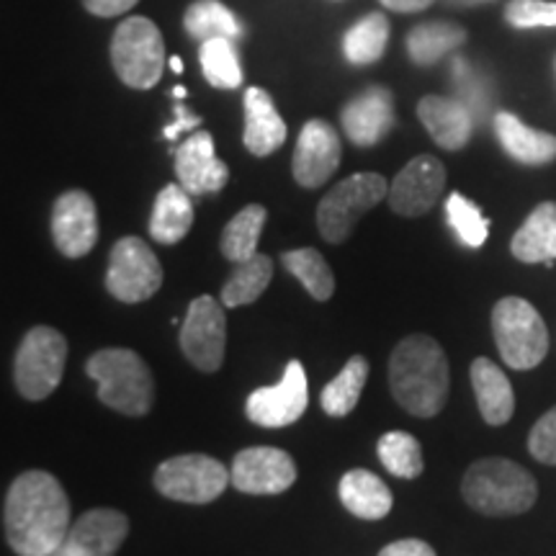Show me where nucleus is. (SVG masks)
Segmentation results:
<instances>
[{
    "mask_svg": "<svg viewBox=\"0 0 556 556\" xmlns=\"http://www.w3.org/2000/svg\"><path fill=\"white\" fill-rule=\"evenodd\" d=\"M3 528L18 556L58 554L73 528L67 492L50 471H24L5 492Z\"/></svg>",
    "mask_w": 556,
    "mask_h": 556,
    "instance_id": "obj_1",
    "label": "nucleus"
},
{
    "mask_svg": "<svg viewBox=\"0 0 556 556\" xmlns=\"http://www.w3.org/2000/svg\"><path fill=\"white\" fill-rule=\"evenodd\" d=\"M448 358L435 338L407 336L389 358V389L402 409L415 417H435L448 400Z\"/></svg>",
    "mask_w": 556,
    "mask_h": 556,
    "instance_id": "obj_2",
    "label": "nucleus"
},
{
    "mask_svg": "<svg viewBox=\"0 0 556 556\" xmlns=\"http://www.w3.org/2000/svg\"><path fill=\"white\" fill-rule=\"evenodd\" d=\"M462 495L471 510L490 518L520 516L536 505L539 484L528 469L510 458H479L462 479Z\"/></svg>",
    "mask_w": 556,
    "mask_h": 556,
    "instance_id": "obj_3",
    "label": "nucleus"
},
{
    "mask_svg": "<svg viewBox=\"0 0 556 556\" xmlns=\"http://www.w3.org/2000/svg\"><path fill=\"white\" fill-rule=\"evenodd\" d=\"M88 377L99 384V400L127 417H144L155 400L150 366L129 348H103L86 364Z\"/></svg>",
    "mask_w": 556,
    "mask_h": 556,
    "instance_id": "obj_4",
    "label": "nucleus"
},
{
    "mask_svg": "<svg viewBox=\"0 0 556 556\" xmlns=\"http://www.w3.org/2000/svg\"><path fill=\"white\" fill-rule=\"evenodd\" d=\"M165 39L155 21L129 16L116 26L111 37V65L127 88H155L165 70Z\"/></svg>",
    "mask_w": 556,
    "mask_h": 556,
    "instance_id": "obj_5",
    "label": "nucleus"
},
{
    "mask_svg": "<svg viewBox=\"0 0 556 556\" xmlns=\"http://www.w3.org/2000/svg\"><path fill=\"white\" fill-rule=\"evenodd\" d=\"M492 336L500 356L516 371L536 368L548 353L546 323L528 299H500L492 309Z\"/></svg>",
    "mask_w": 556,
    "mask_h": 556,
    "instance_id": "obj_6",
    "label": "nucleus"
},
{
    "mask_svg": "<svg viewBox=\"0 0 556 556\" xmlns=\"http://www.w3.org/2000/svg\"><path fill=\"white\" fill-rule=\"evenodd\" d=\"M67 364V340L60 330L31 328L21 340L16 351V364H13V379L24 400L41 402L47 400L65 377Z\"/></svg>",
    "mask_w": 556,
    "mask_h": 556,
    "instance_id": "obj_7",
    "label": "nucleus"
},
{
    "mask_svg": "<svg viewBox=\"0 0 556 556\" xmlns=\"http://www.w3.org/2000/svg\"><path fill=\"white\" fill-rule=\"evenodd\" d=\"M387 197L389 184L384 176H379V173H356V176H348L319 201V235H323L330 245H340V242L351 238L358 219L364 217L366 212H371V208Z\"/></svg>",
    "mask_w": 556,
    "mask_h": 556,
    "instance_id": "obj_8",
    "label": "nucleus"
},
{
    "mask_svg": "<svg viewBox=\"0 0 556 556\" xmlns=\"http://www.w3.org/2000/svg\"><path fill=\"white\" fill-rule=\"evenodd\" d=\"M155 490L176 503L206 505L217 500L232 477L219 458L206 454H184L165 458L155 471Z\"/></svg>",
    "mask_w": 556,
    "mask_h": 556,
    "instance_id": "obj_9",
    "label": "nucleus"
},
{
    "mask_svg": "<svg viewBox=\"0 0 556 556\" xmlns=\"http://www.w3.org/2000/svg\"><path fill=\"white\" fill-rule=\"evenodd\" d=\"M163 287V266L142 238H122L111 248L106 289L124 304L148 302Z\"/></svg>",
    "mask_w": 556,
    "mask_h": 556,
    "instance_id": "obj_10",
    "label": "nucleus"
},
{
    "mask_svg": "<svg viewBox=\"0 0 556 556\" xmlns=\"http://www.w3.org/2000/svg\"><path fill=\"white\" fill-rule=\"evenodd\" d=\"M227 315L214 296H199L189 304L180 325V351L199 371L214 374L225 364Z\"/></svg>",
    "mask_w": 556,
    "mask_h": 556,
    "instance_id": "obj_11",
    "label": "nucleus"
},
{
    "mask_svg": "<svg viewBox=\"0 0 556 556\" xmlns=\"http://www.w3.org/2000/svg\"><path fill=\"white\" fill-rule=\"evenodd\" d=\"M309 402L307 371L302 361H289L283 377L274 387H261L250 394L245 413L261 428H287L304 415Z\"/></svg>",
    "mask_w": 556,
    "mask_h": 556,
    "instance_id": "obj_12",
    "label": "nucleus"
},
{
    "mask_svg": "<svg viewBox=\"0 0 556 556\" xmlns=\"http://www.w3.org/2000/svg\"><path fill=\"white\" fill-rule=\"evenodd\" d=\"M343 160L338 129L325 119H309L299 131L291 173L302 189H319L332 178Z\"/></svg>",
    "mask_w": 556,
    "mask_h": 556,
    "instance_id": "obj_13",
    "label": "nucleus"
},
{
    "mask_svg": "<svg viewBox=\"0 0 556 556\" xmlns=\"http://www.w3.org/2000/svg\"><path fill=\"white\" fill-rule=\"evenodd\" d=\"M446 189V168L433 155H417L389 184V206L400 217H422Z\"/></svg>",
    "mask_w": 556,
    "mask_h": 556,
    "instance_id": "obj_14",
    "label": "nucleus"
},
{
    "mask_svg": "<svg viewBox=\"0 0 556 556\" xmlns=\"http://www.w3.org/2000/svg\"><path fill=\"white\" fill-rule=\"evenodd\" d=\"M52 240L65 258H83L99 242V212L86 191L60 193L52 206Z\"/></svg>",
    "mask_w": 556,
    "mask_h": 556,
    "instance_id": "obj_15",
    "label": "nucleus"
},
{
    "mask_svg": "<svg viewBox=\"0 0 556 556\" xmlns=\"http://www.w3.org/2000/svg\"><path fill=\"white\" fill-rule=\"evenodd\" d=\"M232 486L245 495H281L296 482V464L287 451L253 446L232 458Z\"/></svg>",
    "mask_w": 556,
    "mask_h": 556,
    "instance_id": "obj_16",
    "label": "nucleus"
},
{
    "mask_svg": "<svg viewBox=\"0 0 556 556\" xmlns=\"http://www.w3.org/2000/svg\"><path fill=\"white\" fill-rule=\"evenodd\" d=\"M176 160V178L191 197L204 193H219L229 180V168L225 160L214 152V137L206 129L193 131L178 150L173 152Z\"/></svg>",
    "mask_w": 556,
    "mask_h": 556,
    "instance_id": "obj_17",
    "label": "nucleus"
},
{
    "mask_svg": "<svg viewBox=\"0 0 556 556\" xmlns=\"http://www.w3.org/2000/svg\"><path fill=\"white\" fill-rule=\"evenodd\" d=\"M397 114H394V96L384 86H371L361 90L345 103L340 124L345 137L358 148H374L392 131Z\"/></svg>",
    "mask_w": 556,
    "mask_h": 556,
    "instance_id": "obj_18",
    "label": "nucleus"
},
{
    "mask_svg": "<svg viewBox=\"0 0 556 556\" xmlns=\"http://www.w3.org/2000/svg\"><path fill=\"white\" fill-rule=\"evenodd\" d=\"M129 536V518L111 507L83 513L70 528L62 556H116Z\"/></svg>",
    "mask_w": 556,
    "mask_h": 556,
    "instance_id": "obj_19",
    "label": "nucleus"
},
{
    "mask_svg": "<svg viewBox=\"0 0 556 556\" xmlns=\"http://www.w3.org/2000/svg\"><path fill=\"white\" fill-rule=\"evenodd\" d=\"M417 119L433 137V142L443 150H462L467 148L475 131V119L469 109L462 101L446 99V96H426L417 103Z\"/></svg>",
    "mask_w": 556,
    "mask_h": 556,
    "instance_id": "obj_20",
    "label": "nucleus"
},
{
    "mask_svg": "<svg viewBox=\"0 0 556 556\" xmlns=\"http://www.w3.org/2000/svg\"><path fill=\"white\" fill-rule=\"evenodd\" d=\"M245 131H242V142L250 155L268 157L287 142V122L276 111V103L270 99L268 90L258 86L245 90Z\"/></svg>",
    "mask_w": 556,
    "mask_h": 556,
    "instance_id": "obj_21",
    "label": "nucleus"
},
{
    "mask_svg": "<svg viewBox=\"0 0 556 556\" xmlns=\"http://www.w3.org/2000/svg\"><path fill=\"white\" fill-rule=\"evenodd\" d=\"M492 124H495L500 148L518 163L539 168V165H548L556 160V135L552 131L528 127L510 111H497Z\"/></svg>",
    "mask_w": 556,
    "mask_h": 556,
    "instance_id": "obj_22",
    "label": "nucleus"
},
{
    "mask_svg": "<svg viewBox=\"0 0 556 556\" xmlns=\"http://www.w3.org/2000/svg\"><path fill=\"white\" fill-rule=\"evenodd\" d=\"M479 415L486 426H505L516 413V394L503 368L490 358H475L469 368Z\"/></svg>",
    "mask_w": 556,
    "mask_h": 556,
    "instance_id": "obj_23",
    "label": "nucleus"
},
{
    "mask_svg": "<svg viewBox=\"0 0 556 556\" xmlns=\"http://www.w3.org/2000/svg\"><path fill=\"white\" fill-rule=\"evenodd\" d=\"M510 253L520 263H546L556 261V201H544L528 214V219L513 235Z\"/></svg>",
    "mask_w": 556,
    "mask_h": 556,
    "instance_id": "obj_24",
    "label": "nucleus"
},
{
    "mask_svg": "<svg viewBox=\"0 0 556 556\" xmlns=\"http://www.w3.org/2000/svg\"><path fill=\"white\" fill-rule=\"evenodd\" d=\"M340 503L361 520H381L392 513V490L368 469H351L338 484Z\"/></svg>",
    "mask_w": 556,
    "mask_h": 556,
    "instance_id": "obj_25",
    "label": "nucleus"
},
{
    "mask_svg": "<svg viewBox=\"0 0 556 556\" xmlns=\"http://www.w3.org/2000/svg\"><path fill=\"white\" fill-rule=\"evenodd\" d=\"M193 225V201L184 186L168 184L157 193L150 214V235L160 245H176Z\"/></svg>",
    "mask_w": 556,
    "mask_h": 556,
    "instance_id": "obj_26",
    "label": "nucleus"
},
{
    "mask_svg": "<svg viewBox=\"0 0 556 556\" xmlns=\"http://www.w3.org/2000/svg\"><path fill=\"white\" fill-rule=\"evenodd\" d=\"M467 37V29L454 24V21L433 18L407 31V54L417 67H430L441 58H446L448 52L458 50Z\"/></svg>",
    "mask_w": 556,
    "mask_h": 556,
    "instance_id": "obj_27",
    "label": "nucleus"
},
{
    "mask_svg": "<svg viewBox=\"0 0 556 556\" xmlns=\"http://www.w3.org/2000/svg\"><path fill=\"white\" fill-rule=\"evenodd\" d=\"M266 219H268L266 206L261 204L242 206L240 212L227 222L225 232H222V240H219L222 255H225L227 261H232L235 266L255 258V255H258V242H261V232H263V225H266Z\"/></svg>",
    "mask_w": 556,
    "mask_h": 556,
    "instance_id": "obj_28",
    "label": "nucleus"
},
{
    "mask_svg": "<svg viewBox=\"0 0 556 556\" xmlns=\"http://www.w3.org/2000/svg\"><path fill=\"white\" fill-rule=\"evenodd\" d=\"M389 31H392V26H389V18L384 13H366L364 18H358L356 24L343 34L345 60L356 67L379 62L387 52Z\"/></svg>",
    "mask_w": 556,
    "mask_h": 556,
    "instance_id": "obj_29",
    "label": "nucleus"
},
{
    "mask_svg": "<svg viewBox=\"0 0 556 556\" xmlns=\"http://www.w3.org/2000/svg\"><path fill=\"white\" fill-rule=\"evenodd\" d=\"M184 29L191 39H240L242 24L219 0H197L184 13Z\"/></svg>",
    "mask_w": 556,
    "mask_h": 556,
    "instance_id": "obj_30",
    "label": "nucleus"
},
{
    "mask_svg": "<svg viewBox=\"0 0 556 556\" xmlns=\"http://www.w3.org/2000/svg\"><path fill=\"white\" fill-rule=\"evenodd\" d=\"M368 379V361L364 356H351L340 374L319 394V405L330 417H345L356 409L361 392Z\"/></svg>",
    "mask_w": 556,
    "mask_h": 556,
    "instance_id": "obj_31",
    "label": "nucleus"
},
{
    "mask_svg": "<svg viewBox=\"0 0 556 556\" xmlns=\"http://www.w3.org/2000/svg\"><path fill=\"white\" fill-rule=\"evenodd\" d=\"M274 278V261L268 255H255L245 263H238L235 274L222 287V304L225 307H245V304L258 302L263 291L268 289Z\"/></svg>",
    "mask_w": 556,
    "mask_h": 556,
    "instance_id": "obj_32",
    "label": "nucleus"
},
{
    "mask_svg": "<svg viewBox=\"0 0 556 556\" xmlns=\"http://www.w3.org/2000/svg\"><path fill=\"white\" fill-rule=\"evenodd\" d=\"M283 268L289 270L291 276L299 278L307 294L317 302H328V299L336 294V276H332V268L328 261L323 258V253L315 248H299L289 250V253L281 255Z\"/></svg>",
    "mask_w": 556,
    "mask_h": 556,
    "instance_id": "obj_33",
    "label": "nucleus"
},
{
    "mask_svg": "<svg viewBox=\"0 0 556 556\" xmlns=\"http://www.w3.org/2000/svg\"><path fill=\"white\" fill-rule=\"evenodd\" d=\"M201 73L206 83L219 90H235L242 86V67L232 39H208L199 47Z\"/></svg>",
    "mask_w": 556,
    "mask_h": 556,
    "instance_id": "obj_34",
    "label": "nucleus"
},
{
    "mask_svg": "<svg viewBox=\"0 0 556 556\" xmlns=\"http://www.w3.org/2000/svg\"><path fill=\"white\" fill-rule=\"evenodd\" d=\"M377 454L389 475L400 479H417L426 469L420 443H417L415 435L405 433V430H389V433L381 435L377 443Z\"/></svg>",
    "mask_w": 556,
    "mask_h": 556,
    "instance_id": "obj_35",
    "label": "nucleus"
},
{
    "mask_svg": "<svg viewBox=\"0 0 556 556\" xmlns=\"http://www.w3.org/2000/svg\"><path fill=\"white\" fill-rule=\"evenodd\" d=\"M446 219L467 248H482L490 238V219L464 193H451L446 201Z\"/></svg>",
    "mask_w": 556,
    "mask_h": 556,
    "instance_id": "obj_36",
    "label": "nucleus"
},
{
    "mask_svg": "<svg viewBox=\"0 0 556 556\" xmlns=\"http://www.w3.org/2000/svg\"><path fill=\"white\" fill-rule=\"evenodd\" d=\"M503 16L513 29H556V0H507Z\"/></svg>",
    "mask_w": 556,
    "mask_h": 556,
    "instance_id": "obj_37",
    "label": "nucleus"
},
{
    "mask_svg": "<svg viewBox=\"0 0 556 556\" xmlns=\"http://www.w3.org/2000/svg\"><path fill=\"white\" fill-rule=\"evenodd\" d=\"M528 451L541 464L556 467V407L548 409L544 417H539L536 426L528 433Z\"/></svg>",
    "mask_w": 556,
    "mask_h": 556,
    "instance_id": "obj_38",
    "label": "nucleus"
},
{
    "mask_svg": "<svg viewBox=\"0 0 556 556\" xmlns=\"http://www.w3.org/2000/svg\"><path fill=\"white\" fill-rule=\"evenodd\" d=\"M377 556H435V548L420 539H402L387 544Z\"/></svg>",
    "mask_w": 556,
    "mask_h": 556,
    "instance_id": "obj_39",
    "label": "nucleus"
},
{
    "mask_svg": "<svg viewBox=\"0 0 556 556\" xmlns=\"http://www.w3.org/2000/svg\"><path fill=\"white\" fill-rule=\"evenodd\" d=\"M137 3H139V0H83L86 11L93 13V16H99V18L122 16V13L135 9Z\"/></svg>",
    "mask_w": 556,
    "mask_h": 556,
    "instance_id": "obj_40",
    "label": "nucleus"
},
{
    "mask_svg": "<svg viewBox=\"0 0 556 556\" xmlns=\"http://www.w3.org/2000/svg\"><path fill=\"white\" fill-rule=\"evenodd\" d=\"M201 124V116H191L189 111H186L184 103H176V124H170V127H165V139H176L180 131L186 129H197Z\"/></svg>",
    "mask_w": 556,
    "mask_h": 556,
    "instance_id": "obj_41",
    "label": "nucleus"
},
{
    "mask_svg": "<svg viewBox=\"0 0 556 556\" xmlns=\"http://www.w3.org/2000/svg\"><path fill=\"white\" fill-rule=\"evenodd\" d=\"M379 3L394 13H420L430 9L435 0H379Z\"/></svg>",
    "mask_w": 556,
    "mask_h": 556,
    "instance_id": "obj_42",
    "label": "nucleus"
},
{
    "mask_svg": "<svg viewBox=\"0 0 556 556\" xmlns=\"http://www.w3.org/2000/svg\"><path fill=\"white\" fill-rule=\"evenodd\" d=\"M448 9H477V5H486L495 3V0H443Z\"/></svg>",
    "mask_w": 556,
    "mask_h": 556,
    "instance_id": "obj_43",
    "label": "nucleus"
},
{
    "mask_svg": "<svg viewBox=\"0 0 556 556\" xmlns=\"http://www.w3.org/2000/svg\"><path fill=\"white\" fill-rule=\"evenodd\" d=\"M168 65H170L173 73H184V60H180V58H170Z\"/></svg>",
    "mask_w": 556,
    "mask_h": 556,
    "instance_id": "obj_44",
    "label": "nucleus"
},
{
    "mask_svg": "<svg viewBox=\"0 0 556 556\" xmlns=\"http://www.w3.org/2000/svg\"><path fill=\"white\" fill-rule=\"evenodd\" d=\"M173 96H176V99H186V88L184 86L173 88Z\"/></svg>",
    "mask_w": 556,
    "mask_h": 556,
    "instance_id": "obj_45",
    "label": "nucleus"
}]
</instances>
